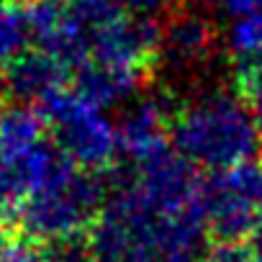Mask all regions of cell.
<instances>
[{
  "mask_svg": "<svg viewBox=\"0 0 262 262\" xmlns=\"http://www.w3.org/2000/svg\"><path fill=\"white\" fill-rule=\"evenodd\" d=\"M236 77H239L236 82H239V90L244 95V103L252 113L259 144H262V62L259 64H239Z\"/></svg>",
  "mask_w": 262,
  "mask_h": 262,
  "instance_id": "obj_14",
  "label": "cell"
},
{
  "mask_svg": "<svg viewBox=\"0 0 262 262\" xmlns=\"http://www.w3.org/2000/svg\"><path fill=\"white\" fill-rule=\"evenodd\" d=\"M47 254L52 262H93V249H90L88 236H72V239L49 244Z\"/></svg>",
  "mask_w": 262,
  "mask_h": 262,
  "instance_id": "obj_15",
  "label": "cell"
},
{
  "mask_svg": "<svg viewBox=\"0 0 262 262\" xmlns=\"http://www.w3.org/2000/svg\"><path fill=\"white\" fill-rule=\"evenodd\" d=\"M142 75H144L142 70L85 62L82 67L75 70V90L98 108H108L134 98L142 88Z\"/></svg>",
  "mask_w": 262,
  "mask_h": 262,
  "instance_id": "obj_10",
  "label": "cell"
},
{
  "mask_svg": "<svg viewBox=\"0 0 262 262\" xmlns=\"http://www.w3.org/2000/svg\"><path fill=\"white\" fill-rule=\"evenodd\" d=\"M116 3L131 13V16H149V18H160L165 0H116Z\"/></svg>",
  "mask_w": 262,
  "mask_h": 262,
  "instance_id": "obj_18",
  "label": "cell"
},
{
  "mask_svg": "<svg viewBox=\"0 0 262 262\" xmlns=\"http://www.w3.org/2000/svg\"><path fill=\"white\" fill-rule=\"evenodd\" d=\"M242 262H262V254H244Z\"/></svg>",
  "mask_w": 262,
  "mask_h": 262,
  "instance_id": "obj_22",
  "label": "cell"
},
{
  "mask_svg": "<svg viewBox=\"0 0 262 262\" xmlns=\"http://www.w3.org/2000/svg\"><path fill=\"white\" fill-rule=\"evenodd\" d=\"M39 111L54 128L57 147L80 170L100 172L118 155L116 123L75 88L57 90L39 105Z\"/></svg>",
  "mask_w": 262,
  "mask_h": 262,
  "instance_id": "obj_4",
  "label": "cell"
},
{
  "mask_svg": "<svg viewBox=\"0 0 262 262\" xmlns=\"http://www.w3.org/2000/svg\"><path fill=\"white\" fill-rule=\"evenodd\" d=\"M105 201V178L100 172L72 167L59 180L24 198V203L16 208V219L26 239L49 247L72 236H82V231L98 219Z\"/></svg>",
  "mask_w": 262,
  "mask_h": 262,
  "instance_id": "obj_3",
  "label": "cell"
},
{
  "mask_svg": "<svg viewBox=\"0 0 262 262\" xmlns=\"http://www.w3.org/2000/svg\"><path fill=\"white\" fill-rule=\"evenodd\" d=\"M18 201H24L21 185H18L16 175L3 162H0V213L18 208Z\"/></svg>",
  "mask_w": 262,
  "mask_h": 262,
  "instance_id": "obj_17",
  "label": "cell"
},
{
  "mask_svg": "<svg viewBox=\"0 0 262 262\" xmlns=\"http://www.w3.org/2000/svg\"><path fill=\"white\" fill-rule=\"evenodd\" d=\"M229 49L239 64L262 62V11L234 21L229 31Z\"/></svg>",
  "mask_w": 262,
  "mask_h": 262,
  "instance_id": "obj_13",
  "label": "cell"
},
{
  "mask_svg": "<svg viewBox=\"0 0 262 262\" xmlns=\"http://www.w3.org/2000/svg\"><path fill=\"white\" fill-rule=\"evenodd\" d=\"M172 147L190 165L219 172L249 162L262 144L244 100L206 93L172 116Z\"/></svg>",
  "mask_w": 262,
  "mask_h": 262,
  "instance_id": "obj_2",
  "label": "cell"
},
{
  "mask_svg": "<svg viewBox=\"0 0 262 262\" xmlns=\"http://www.w3.org/2000/svg\"><path fill=\"white\" fill-rule=\"evenodd\" d=\"M47 118L29 103H8L0 108V162L18 165L47 144Z\"/></svg>",
  "mask_w": 262,
  "mask_h": 262,
  "instance_id": "obj_9",
  "label": "cell"
},
{
  "mask_svg": "<svg viewBox=\"0 0 262 262\" xmlns=\"http://www.w3.org/2000/svg\"><path fill=\"white\" fill-rule=\"evenodd\" d=\"M0 262H52V259L47 254V247L24 236V239L6 244L3 254H0Z\"/></svg>",
  "mask_w": 262,
  "mask_h": 262,
  "instance_id": "obj_16",
  "label": "cell"
},
{
  "mask_svg": "<svg viewBox=\"0 0 262 262\" xmlns=\"http://www.w3.org/2000/svg\"><path fill=\"white\" fill-rule=\"evenodd\" d=\"M247 252H242L236 244H221L211 257H198L195 262H242Z\"/></svg>",
  "mask_w": 262,
  "mask_h": 262,
  "instance_id": "obj_20",
  "label": "cell"
},
{
  "mask_svg": "<svg viewBox=\"0 0 262 262\" xmlns=\"http://www.w3.org/2000/svg\"><path fill=\"white\" fill-rule=\"evenodd\" d=\"M34 44L29 6L18 0H0V62H16Z\"/></svg>",
  "mask_w": 262,
  "mask_h": 262,
  "instance_id": "obj_12",
  "label": "cell"
},
{
  "mask_svg": "<svg viewBox=\"0 0 262 262\" xmlns=\"http://www.w3.org/2000/svg\"><path fill=\"white\" fill-rule=\"evenodd\" d=\"M252 244L257 247V254H262V211H259L257 224H254V229H252Z\"/></svg>",
  "mask_w": 262,
  "mask_h": 262,
  "instance_id": "obj_21",
  "label": "cell"
},
{
  "mask_svg": "<svg viewBox=\"0 0 262 262\" xmlns=\"http://www.w3.org/2000/svg\"><path fill=\"white\" fill-rule=\"evenodd\" d=\"M6 77H8V72L3 70V62H0V90L6 88Z\"/></svg>",
  "mask_w": 262,
  "mask_h": 262,
  "instance_id": "obj_23",
  "label": "cell"
},
{
  "mask_svg": "<svg viewBox=\"0 0 262 262\" xmlns=\"http://www.w3.org/2000/svg\"><path fill=\"white\" fill-rule=\"evenodd\" d=\"M213 29L198 13H180L165 26L162 49L175 67H193L211 54Z\"/></svg>",
  "mask_w": 262,
  "mask_h": 262,
  "instance_id": "obj_11",
  "label": "cell"
},
{
  "mask_svg": "<svg viewBox=\"0 0 262 262\" xmlns=\"http://www.w3.org/2000/svg\"><path fill=\"white\" fill-rule=\"evenodd\" d=\"M201 211L206 231L219 244H239L252 236L262 211V162L249 160L211 172L201 183Z\"/></svg>",
  "mask_w": 262,
  "mask_h": 262,
  "instance_id": "obj_5",
  "label": "cell"
},
{
  "mask_svg": "<svg viewBox=\"0 0 262 262\" xmlns=\"http://www.w3.org/2000/svg\"><path fill=\"white\" fill-rule=\"evenodd\" d=\"M67 67L52 57L49 52H26L16 62H11L6 88L13 98L21 103H36L41 105L47 98H52L57 90L67 88Z\"/></svg>",
  "mask_w": 262,
  "mask_h": 262,
  "instance_id": "obj_8",
  "label": "cell"
},
{
  "mask_svg": "<svg viewBox=\"0 0 262 262\" xmlns=\"http://www.w3.org/2000/svg\"><path fill=\"white\" fill-rule=\"evenodd\" d=\"M206 234L203 211L170 213L134 183H118L90 226L93 262H195Z\"/></svg>",
  "mask_w": 262,
  "mask_h": 262,
  "instance_id": "obj_1",
  "label": "cell"
},
{
  "mask_svg": "<svg viewBox=\"0 0 262 262\" xmlns=\"http://www.w3.org/2000/svg\"><path fill=\"white\" fill-rule=\"evenodd\" d=\"M6 244H8V239H6V234H3V229H0V254H3V249H6Z\"/></svg>",
  "mask_w": 262,
  "mask_h": 262,
  "instance_id": "obj_24",
  "label": "cell"
},
{
  "mask_svg": "<svg viewBox=\"0 0 262 262\" xmlns=\"http://www.w3.org/2000/svg\"><path fill=\"white\" fill-rule=\"evenodd\" d=\"M219 8L234 18H244L262 11V0H216Z\"/></svg>",
  "mask_w": 262,
  "mask_h": 262,
  "instance_id": "obj_19",
  "label": "cell"
},
{
  "mask_svg": "<svg viewBox=\"0 0 262 262\" xmlns=\"http://www.w3.org/2000/svg\"><path fill=\"white\" fill-rule=\"evenodd\" d=\"M162 39H165V26L160 18L123 13L90 34L88 62L144 72V67L162 49Z\"/></svg>",
  "mask_w": 262,
  "mask_h": 262,
  "instance_id": "obj_6",
  "label": "cell"
},
{
  "mask_svg": "<svg viewBox=\"0 0 262 262\" xmlns=\"http://www.w3.org/2000/svg\"><path fill=\"white\" fill-rule=\"evenodd\" d=\"M118 152L137 165L155 160L170 149L172 142V113L160 95L134 100L116 123Z\"/></svg>",
  "mask_w": 262,
  "mask_h": 262,
  "instance_id": "obj_7",
  "label": "cell"
}]
</instances>
